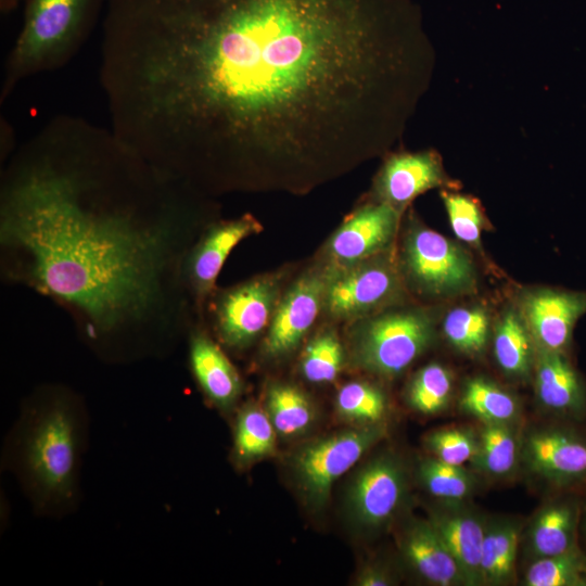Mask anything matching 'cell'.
Listing matches in <instances>:
<instances>
[{
    "instance_id": "1",
    "label": "cell",
    "mask_w": 586,
    "mask_h": 586,
    "mask_svg": "<svg viewBox=\"0 0 586 586\" xmlns=\"http://www.w3.org/2000/svg\"><path fill=\"white\" fill-rule=\"evenodd\" d=\"M434 52L390 0H109L110 128L208 196L304 194L387 152Z\"/></svg>"
},
{
    "instance_id": "2",
    "label": "cell",
    "mask_w": 586,
    "mask_h": 586,
    "mask_svg": "<svg viewBox=\"0 0 586 586\" xmlns=\"http://www.w3.org/2000/svg\"><path fill=\"white\" fill-rule=\"evenodd\" d=\"M215 203L111 128L60 115L1 175L2 269L69 310L100 351L182 321L183 259Z\"/></svg>"
},
{
    "instance_id": "3",
    "label": "cell",
    "mask_w": 586,
    "mask_h": 586,
    "mask_svg": "<svg viewBox=\"0 0 586 586\" xmlns=\"http://www.w3.org/2000/svg\"><path fill=\"white\" fill-rule=\"evenodd\" d=\"M87 434L86 408L73 391L47 386L24 402L5 440L2 463L38 514L62 517L75 510Z\"/></svg>"
},
{
    "instance_id": "4",
    "label": "cell",
    "mask_w": 586,
    "mask_h": 586,
    "mask_svg": "<svg viewBox=\"0 0 586 586\" xmlns=\"http://www.w3.org/2000/svg\"><path fill=\"white\" fill-rule=\"evenodd\" d=\"M109 0H23L20 31L4 62L0 102L26 78L65 66L85 44Z\"/></svg>"
},
{
    "instance_id": "5",
    "label": "cell",
    "mask_w": 586,
    "mask_h": 586,
    "mask_svg": "<svg viewBox=\"0 0 586 586\" xmlns=\"http://www.w3.org/2000/svg\"><path fill=\"white\" fill-rule=\"evenodd\" d=\"M431 317L421 310L403 309L367 316L354 326L351 352L355 365L382 377L407 369L431 344Z\"/></svg>"
},
{
    "instance_id": "6",
    "label": "cell",
    "mask_w": 586,
    "mask_h": 586,
    "mask_svg": "<svg viewBox=\"0 0 586 586\" xmlns=\"http://www.w3.org/2000/svg\"><path fill=\"white\" fill-rule=\"evenodd\" d=\"M283 272L264 273L222 290L212 306L219 341L235 351L255 342L269 327L281 298Z\"/></svg>"
},
{
    "instance_id": "7",
    "label": "cell",
    "mask_w": 586,
    "mask_h": 586,
    "mask_svg": "<svg viewBox=\"0 0 586 586\" xmlns=\"http://www.w3.org/2000/svg\"><path fill=\"white\" fill-rule=\"evenodd\" d=\"M406 276L420 291L445 295L469 290L474 269L468 254L456 243L421 225H411L403 245Z\"/></svg>"
},
{
    "instance_id": "8",
    "label": "cell",
    "mask_w": 586,
    "mask_h": 586,
    "mask_svg": "<svg viewBox=\"0 0 586 586\" xmlns=\"http://www.w3.org/2000/svg\"><path fill=\"white\" fill-rule=\"evenodd\" d=\"M385 434L379 424H365L307 445L294 458V471L307 500L319 507L333 483Z\"/></svg>"
},
{
    "instance_id": "9",
    "label": "cell",
    "mask_w": 586,
    "mask_h": 586,
    "mask_svg": "<svg viewBox=\"0 0 586 586\" xmlns=\"http://www.w3.org/2000/svg\"><path fill=\"white\" fill-rule=\"evenodd\" d=\"M379 255L342 268L330 266L326 314L333 319H361L399 295L400 281L395 268Z\"/></svg>"
},
{
    "instance_id": "10",
    "label": "cell",
    "mask_w": 586,
    "mask_h": 586,
    "mask_svg": "<svg viewBox=\"0 0 586 586\" xmlns=\"http://www.w3.org/2000/svg\"><path fill=\"white\" fill-rule=\"evenodd\" d=\"M331 267L323 263L306 270L281 295L263 343V354L282 358L292 353L323 310Z\"/></svg>"
},
{
    "instance_id": "11",
    "label": "cell",
    "mask_w": 586,
    "mask_h": 586,
    "mask_svg": "<svg viewBox=\"0 0 586 586\" xmlns=\"http://www.w3.org/2000/svg\"><path fill=\"white\" fill-rule=\"evenodd\" d=\"M263 227L251 214L234 219L213 220L189 249L182 265L186 291L201 308L212 295L219 272L231 251Z\"/></svg>"
},
{
    "instance_id": "12",
    "label": "cell",
    "mask_w": 586,
    "mask_h": 586,
    "mask_svg": "<svg viewBox=\"0 0 586 586\" xmlns=\"http://www.w3.org/2000/svg\"><path fill=\"white\" fill-rule=\"evenodd\" d=\"M400 212L377 200L356 207L327 241L324 263L351 266L381 254L394 239Z\"/></svg>"
},
{
    "instance_id": "13",
    "label": "cell",
    "mask_w": 586,
    "mask_h": 586,
    "mask_svg": "<svg viewBox=\"0 0 586 586\" xmlns=\"http://www.w3.org/2000/svg\"><path fill=\"white\" fill-rule=\"evenodd\" d=\"M406 491L403 464L391 455L380 456L357 474L349 492L351 512L359 525L381 528L400 508Z\"/></svg>"
},
{
    "instance_id": "14",
    "label": "cell",
    "mask_w": 586,
    "mask_h": 586,
    "mask_svg": "<svg viewBox=\"0 0 586 586\" xmlns=\"http://www.w3.org/2000/svg\"><path fill=\"white\" fill-rule=\"evenodd\" d=\"M446 184L448 177L435 151L398 152L384 160L373 180L371 199L402 213L418 195Z\"/></svg>"
},
{
    "instance_id": "15",
    "label": "cell",
    "mask_w": 586,
    "mask_h": 586,
    "mask_svg": "<svg viewBox=\"0 0 586 586\" xmlns=\"http://www.w3.org/2000/svg\"><path fill=\"white\" fill-rule=\"evenodd\" d=\"M586 313V293L536 290L522 300V318L538 351L564 353L577 320Z\"/></svg>"
},
{
    "instance_id": "16",
    "label": "cell",
    "mask_w": 586,
    "mask_h": 586,
    "mask_svg": "<svg viewBox=\"0 0 586 586\" xmlns=\"http://www.w3.org/2000/svg\"><path fill=\"white\" fill-rule=\"evenodd\" d=\"M527 469L559 486L586 482V437L569 429H545L528 434L522 444Z\"/></svg>"
},
{
    "instance_id": "17",
    "label": "cell",
    "mask_w": 586,
    "mask_h": 586,
    "mask_svg": "<svg viewBox=\"0 0 586 586\" xmlns=\"http://www.w3.org/2000/svg\"><path fill=\"white\" fill-rule=\"evenodd\" d=\"M463 501L444 502L433 509L429 522L459 565L467 586L482 585L481 556L485 520Z\"/></svg>"
},
{
    "instance_id": "18",
    "label": "cell",
    "mask_w": 586,
    "mask_h": 586,
    "mask_svg": "<svg viewBox=\"0 0 586 586\" xmlns=\"http://www.w3.org/2000/svg\"><path fill=\"white\" fill-rule=\"evenodd\" d=\"M189 358L194 378L206 398L221 410L233 407L242 392L240 374L205 331L191 333Z\"/></svg>"
},
{
    "instance_id": "19",
    "label": "cell",
    "mask_w": 586,
    "mask_h": 586,
    "mask_svg": "<svg viewBox=\"0 0 586 586\" xmlns=\"http://www.w3.org/2000/svg\"><path fill=\"white\" fill-rule=\"evenodd\" d=\"M535 391L547 410L569 418L586 411V388L564 353L538 351L535 366Z\"/></svg>"
},
{
    "instance_id": "20",
    "label": "cell",
    "mask_w": 586,
    "mask_h": 586,
    "mask_svg": "<svg viewBox=\"0 0 586 586\" xmlns=\"http://www.w3.org/2000/svg\"><path fill=\"white\" fill-rule=\"evenodd\" d=\"M400 547L410 566L426 583L467 586L459 565L429 520L413 521L405 530Z\"/></svg>"
},
{
    "instance_id": "21",
    "label": "cell",
    "mask_w": 586,
    "mask_h": 586,
    "mask_svg": "<svg viewBox=\"0 0 586 586\" xmlns=\"http://www.w3.org/2000/svg\"><path fill=\"white\" fill-rule=\"evenodd\" d=\"M579 521V508L574 500L561 499L544 506L526 533L525 547L532 561L576 549Z\"/></svg>"
},
{
    "instance_id": "22",
    "label": "cell",
    "mask_w": 586,
    "mask_h": 586,
    "mask_svg": "<svg viewBox=\"0 0 586 586\" xmlns=\"http://www.w3.org/2000/svg\"><path fill=\"white\" fill-rule=\"evenodd\" d=\"M521 525L509 519L488 520L481 556L482 585L512 584L520 544Z\"/></svg>"
},
{
    "instance_id": "23",
    "label": "cell",
    "mask_w": 586,
    "mask_h": 586,
    "mask_svg": "<svg viewBox=\"0 0 586 586\" xmlns=\"http://www.w3.org/2000/svg\"><path fill=\"white\" fill-rule=\"evenodd\" d=\"M534 347L522 316L507 311L498 322L494 337V354L499 367L512 377L527 375L534 362Z\"/></svg>"
},
{
    "instance_id": "24",
    "label": "cell",
    "mask_w": 586,
    "mask_h": 586,
    "mask_svg": "<svg viewBox=\"0 0 586 586\" xmlns=\"http://www.w3.org/2000/svg\"><path fill=\"white\" fill-rule=\"evenodd\" d=\"M276 429L263 409L246 405L238 413L234 426L233 459L244 467L270 455L276 445Z\"/></svg>"
},
{
    "instance_id": "25",
    "label": "cell",
    "mask_w": 586,
    "mask_h": 586,
    "mask_svg": "<svg viewBox=\"0 0 586 586\" xmlns=\"http://www.w3.org/2000/svg\"><path fill=\"white\" fill-rule=\"evenodd\" d=\"M477 450L471 462L486 475L502 477L510 474L518 461L515 433L507 423H484L479 435Z\"/></svg>"
},
{
    "instance_id": "26",
    "label": "cell",
    "mask_w": 586,
    "mask_h": 586,
    "mask_svg": "<svg viewBox=\"0 0 586 586\" xmlns=\"http://www.w3.org/2000/svg\"><path fill=\"white\" fill-rule=\"evenodd\" d=\"M460 407L484 423H511L519 412L515 398L495 383L474 378L466 382Z\"/></svg>"
},
{
    "instance_id": "27",
    "label": "cell",
    "mask_w": 586,
    "mask_h": 586,
    "mask_svg": "<svg viewBox=\"0 0 586 586\" xmlns=\"http://www.w3.org/2000/svg\"><path fill=\"white\" fill-rule=\"evenodd\" d=\"M268 416L282 436H296L306 431L314 420V408L307 396L296 386L275 383L267 392Z\"/></svg>"
},
{
    "instance_id": "28",
    "label": "cell",
    "mask_w": 586,
    "mask_h": 586,
    "mask_svg": "<svg viewBox=\"0 0 586 586\" xmlns=\"http://www.w3.org/2000/svg\"><path fill=\"white\" fill-rule=\"evenodd\" d=\"M419 479L425 489L443 502L464 501L476 488V479L472 472L434 457L420 463Z\"/></svg>"
},
{
    "instance_id": "29",
    "label": "cell",
    "mask_w": 586,
    "mask_h": 586,
    "mask_svg": "<svg viewBox=\"0 0 586 586\" xmlns=\"http://www.w3.org/2000/svg\"><path fill=\"white\" fill-rule=\"evenodd\" d=\"M526 586H586V553L569 552L533 560L524 574Z\"/></svg>"
},
{
    "instance_id": "30",
    "label": "cell",
    "mask_w": 586,
    "mask_h": 586,
    "mask_svg": "<svg viewBox=\"0 0 586 586\" xmlns=\"http://www.w3.org/2000/svg\"><path fill=\"white\" fill-rule=\"evenodd\" d=\"M443 331L448 342L458 351L480 354L488 339L489 318L480 307H457L447 313Z\"/></svg>"
},
{
    "instance_id": "31",
    "label": "cell",
    "mask_w": 586,
    "mask_h": 586,
    "mask_svg": "<svg viewBox=\"0 0 586 586\" xmlns=\"http://www.w3.org/2000/svg\"><path fill=\"white\" fill-rule=\"evenodd\" d=\"M344 362L343 345L331 330H324L314 336L305 347L301 370L311 383H330L340 374Z\"/></svg>"
},
{
    "instance_id": "32",
    "label": "cell",
    "mask_w": 586,
    "mask_h": 586,
    "mask_svg": "<svg viewBox=\"0 0 586 586\" xmlns=\"http://www.w3.org/2000/svg\"><path fill=\"white\" fill-rule=\"evenodd\" d=\"M451 392L449 370L440 364H430L413 377L408 388V402L415 410L433 415L445 409Z\"/></svg>"
},
{
    "instance_id": "33",
    "label": "cell",
    "mask_w": 586,
    "mask_h": 586,
    "mask_svg": "<svg viewBox=\"0 0 586 586\" xmlns=\"http://www.w3.org/2000/svg\"><path fill=\"white\" fill-rule=\"evenodd\" d=\"M336 408L346 420L375 424L384 417L387 403L385 395L377 386L364 381H353L340 388Z\"/></svg>"
},
{
    "instance_id": "34",
    "label": "cell",
    "mask_w": 586,
    "mask_h": 586,
    "mask_svg": "<svg viewBox=\"0 0 586 586\" xmlns=\"http://www.w3.org/2000/svg\"><path fill=\"white\" fill-rule=\"evenodd\" d=\"M450 227L458 239L473 245L480 244L483 215L476 201L468 195L442 191Z\"/></svg>"
},
{
    "instance_id": "35",
    "label": "cell",
    "mask_w": 586,
    "mask_h": 586,
    "mask_svg": "<svg viewBox=\"0 0 586 586\" xmlns=\"http://www.w3.org/2000/svg\"><path fill=\"white\" fill-rule=\"evenodd\" d=\"M477 444V438L471 432L461 429L437 430L425 438V445L434 458L455 466L471 461Z\"/></svg>"
},
{
    "instance_id": "36",
    "label": "cell",
    "mask_w": 586,
    "mask_h": 586,
    "mask_svg": "<svg viewBox=\"0 0 586 586\" xmlns=\"http://www.w3.org/2000/svg\"><path fill=\"white\" fill-rule=\"evenodd\" d=\"M358 582L362 586H386L393 584L390 574L384 570L377 568H369L364 571L360 574Z\"/></svg>"
},
{
    "instance_id": "37",
    "label": "cell",
    "mask_w": 586,
    "mask_h": 586,
    "mask_svg": "<svg viewBox=\"0 0 586 586\" xmlns=\"http://www.w3.org/2000/svg\"><path fill=\"white\" fill-rule=\"evenodd\" d=\"M23 0H0V11L2 14H9L12 11L16 10Z\"/></svg>"
},
{
    "instance_id": "38",
    "label": "cell",
    "mask_w": 586,
    "mask_h": 586,
    "mask_svg": "<svg viewBox=\"0 0 586 586\" xmlns=\"http://www.w3.org/2000/svg\"><path fill=\"white\" fill-rule=\"evenodd\" d=\"M582 530H583V534H584L585 539H586V508L584 510V514H583V519H582Z\"/></svg>"
}]
</instances>
